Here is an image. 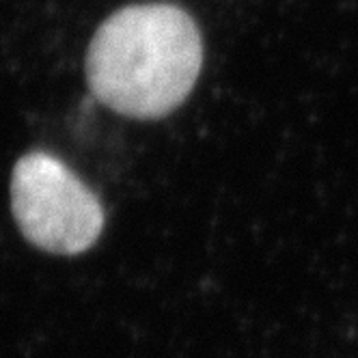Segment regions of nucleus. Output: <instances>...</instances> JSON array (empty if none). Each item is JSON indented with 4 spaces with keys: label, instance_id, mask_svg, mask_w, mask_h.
Masks as SVG:
<instances>
[{
    "label": "nucleus",
    "instance_id": "1",
    "mask_svg": "<svg viewBox=\"0 0 358 358\" xmlns=\"http://www.w3.org/2000/svg\"><path fill=\"white\" fill-rule=\"evenodd\" d=\"M203 67V39L188 11L141 3L113 13L91 39L87 83L110 110L162 119L192 93Z\"/></svg>",
    "mask_w": 358,
    "mask_h": 358
},
{
    "label": "nucleus",
    "instance_id": "2",
    "mask_svg": "<svg viewBox=\"0 0 358 358\" xmlns=\"http://www.w3.org/2000/svg\"><path fill=\"white\" fill-rule=\"evenodd\" d=\"M11 210L22 236L55 255L89 250L104 229V208L65 162L45 151L22 156L11 173Z\"/></svg>",
    "mask_w": 358,
    "mask_h": 358
}]
</instances>
